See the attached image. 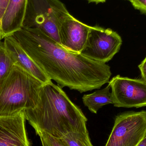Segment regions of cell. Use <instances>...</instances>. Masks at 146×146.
Returning a JSON list of instances; mask_svg holds the SVG:
<instances>
[{"instance_id":"obj_1","label":"cell","mask_w":146,"mask_h":146,"mask_svg":"<svg viewBox=\"0 0 146 146\" xmlns=\"http://www.w3.org/2000/svg\"><path fill=\"white\" fill-rule=\"evenodd\" d=\"M12 36L50 80L80 93L100 88L111 75L106 63L63 48L39 29L22 27Z\"/></svg>"},{"instance_id":"obj_2","label":"cell","mask_w":146,"mask_h":146,"mask_svg":"<svg viewBox=\"0 0 146 146\" xmlns=\"http://www.w3.org/2000/svg\"><path fill=\"white\" fill-rule=\"evenodd\" d=\"M25 112L26 119L37 135L45 132L61 138L71 132L88 133L87 118L81 110L52 81L43 84L36 105Z\"/></svg>"},{"instance_id":"obj_3","label":"cell","mask_w":146,"mask_h":146,"mask_svg":"<svg viewBox=\"0 0 146 146\" xmlns=\"http://www.w3.org/2000/svg\"><path fill=\"white\" fill-rule=\"evenodd\" d=\"M43 84L15 64L0 85V117L14 115L35 107Z\"/></svg>"},{"instance_id":"obj_4","label":"cell","mask_w":146,"mask_h":146,"mask_svg":"<svg viewBox=\"0 0 146 146\" xmlns=\"http://www.w3.org/2000/svg\"><path fill=\"white\" fill-rule=\"evenodd\" d=\"M69 14L60 0H27L22 27L39 29L60 44L59 24Z\"/></svg>"},{"instance_id":"obj_5","label":"cell","mask_w":146,"mask_h":146,"mask_svg":"<svg viewBox=\"0 0 146 146\" xmlns=\"http://www.w3.org/2000/svg\"><path fill=\"white\" fill-rule=\"evenodd\" d=\"M146 133V111L117 115L105 146H137Z\"/></svg>"},{"instance_id":"obj_6","label":"cell","mask_w":146,"mask_h":146,"mask_svg":"<svg viewBox=\"0 0 146 146\" xmlns=\"http://www.w3.org/2000/svg\"><path fill=\"white\" fill-rule=\"evenodd\" d=\"M122 44L121 37L111 29L98 26L91 27L80 54L91 60L106 63L118 53Z\"/></svg>"},{"instance_id":"obj_7","label":"cell","mask_w":146,"mask_h":146,"mask_svg":"<svg viewBox=\"0 0 146 146\" xmlns=\"http://www.w3.org/2000/svg\"><path fill=\"white\" fill-rule=\"evenodd\" d=\"M115 107L138 108L146 106V82L142 79L116 76L109 82Z\"/></svg>"},{"instance_id":"obj_8","label":"cell","mask_w":146,"mask_h":146,"mask_svg":"<svg viewBox=\"0 0 146 146\" xmlns=\"http://www.w3.org/2000/svg\"><path fill=\"white\" fill-rule=\"evenodd\" d=\"M91 27L68 15L59 24L60 45L66 49L80 54L86 42Z\"/></svg>"},{"instance_id":"obj_9","label":"cell","mask_w":146,"mask_h":146,"mask_svg":"<svg viewBox=\"0 0 146 146\" xmlns=\"http://www.w3.org/2000/svg\"><path fill=\"white\" fill-rule=\"evenodd\" d=\"M25 111L0 117V146H31L25 127Z\"/></svg>"},{"instance_id":"obj_10","label":"cell","mask_w":146,"mask_h":146,"mask_svg":"<svg viewBox=\"0 0 146 146\" xmlns=\"http://www.w3.org/2000/svg\"><path fill=\"white\" fill-rule=\"evenodd\" d=\"M3 42L6 49L13 60L15 65H18L44 84L51 81L26 53L13 36L5 38Z\"/></svg>"},{"instance_id":"obj_11","label":"cell","mask_w":146,"mask_h":146,"mask_svg":"<svg viewBox=\"0 0 146 146\" xmlns=\"http://www.w3.org/2000/svg\"><path fill=\"white\" fill-rule=\"evenodd\" d=\"M27 0H9L3 16L0 40L12 36L22 28Z\"/></svg>"},{"instance_id":"obj_12","label":"cell","mask_w":146,"mask_h":146,"mask_svg":"<svg viewBox=\"0 0 146 146\" xmlns=\"http://www.w3.org/2000/svg\"><path fill=\"white\" fill-rule=\"evenodd\" d=\"M110 87L108 85L101 90H97L93 93L85 94L82 97V101L85 106L90 111L97 114L99 109L106 105L113 104V99Z\"/></svg>"},{"instance_id":"obj_13","label":"cell","mask_w":146,"mask_h":146,"mask_svg":"<svg viewBox=\"0 0 146 146\" xmlns=\"http://www.w3.org/2000/svg\"><path fill=\"white\" fill-rule=\"evenodd\" d=\"M14 65V62L6 49L4 42L0 40V85Z\"/></svg>"},{"instance_id":"obj_14","label":"cell","mask_w":146,"mask_h":146,"mask_svg":"<svg viewBox=\"0 0 146 146\" xmlns=\"http://www.w3.org/2000/svg\"><path fill=\"white\" fill-rule=\"evenodd\" d=\"M60 139L67 146H94L88 133L71 132Z\"/></svg>"},{"instance_id":"obj_15","label":"cell","mask_w":146,"mask_h":146,"mask_svg":"<svg viewBox=\"0 0 146 146\" xmlns=\"http://www.w3.org/2000/svg\"><path fill=\"white\" fill-rule=\"evenodd\" d=\"M42 146H67L60 138H56L45 132L38 134Z\"/></svg>"},{"instance_id":"obj_16","label":"cell","mask_w":146,"mask_h":146,"mask_svg":"<svg viewBox=\"0 0 146 146\" xmlns=\"http://www.w3.org/2000/svg\"><path fill=\"white\" fill-rule=\"evenodd\" d=\"M135 9L142 14H146V0H128Z\"/></svg>"},{"instance_id":"obj_17","label":"cell","mask_w":146,"mask_h":146,"mask_svg":"<svg viewBox=\"0 0 146 146\" xmlns=\"http://www.w3.org/2000/svg\"><path fill=\"white\" fill-rule=\"evenodd\" d=\"M9 1V0H0V27L3 16Z\"/></svg>"},{"instance_id":"obj_18","label":"cell","mask_w":146,"mask_h":146,"mask_svg":"<svg viewBox=\"0 0 146 146\" xmlns=\"http://www.w3.org/2000/svg\"><path fill=\"white\" fill-rule=\"evenodd\" d=\"M141 72L142 79L146 82V56L144 60L139 66Z\"/></svg>"},{"instance_id":"obj_19","label":"cell","mask_w":146,"mask_h":146,"mask_svg":"<svg viewBox=\"0 0 146 146\" xmlns=\"http://www.w3.org/2000/svg\"><path fill=\"white\" fill-rule=\"evenodd\" d=\"M137 146H146V133L144 138L140 141Z\"/></svg>"},{"instance_id":"obj_20","label":"cell","mask_w":146,"mask_h":146,"mask_svg":"<svg viewBox=\"0 0 146 146\" xmlns=\"http://www.w3.org/2000/svg\"><path fill=\"white\" fill-rule=\"evenodd\" d=\"M89 3H94L98 4L99 3H103L105 2L106 0H87Z\"/></svg>"}]
</instances>
